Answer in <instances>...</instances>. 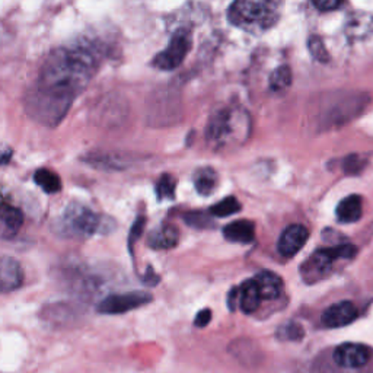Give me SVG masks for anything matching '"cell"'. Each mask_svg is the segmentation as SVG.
<instances>
[{"label": "cell", "instance_id": "cell-1", "mask_svg": "<svg viewBox=\"0 0 373 373\" xmlns=\"http://www.w3.org/2000/svg\"><path fill=\"white\" fill-rule=\"evenodd\" d=\"M101 65L98 47L89 43L58 47L40 69L25 95V110L38 124L56 127L85 89Z\"/></svg>", "mask_w": 373, "mask_h": 373}, {"label": "cell", "instance_id": "cell-2", "mask_svg": "<svg viewBox=\"0 0 373 373\" xmlns=\"http://www.w3.org/2000/svg\"><path fill=\"white\" fill-rule=\"evenodd\" d=\"M248 115L235 108H223L214 113L209 120L206 139L214 150L226 148L238 140H245L248 136Z\"/></svg>", "mask_w": 373, "mask_h": 373}, {"label": "cell", "instance_id": "cell-3", "mask_svg": "<svg viewBox=\"0 0 373 373\" xmlns=\"http://www.w3.org/2000/svg\"><path fill=\"white\" fill-rule=\"evenodd\" d=\"M105 225H110V221H104L102 216L80 203H71L54 222V232L63 238L87 239L104 231Z\"/></svg>", "mask_w": 373, "mask_h": 373}, {"label": "cell", "instance_id": "cell-4", "mask_svg": "<svg viewBox=\"0 0 373 373\" xmlns=\"http://www.w3.org/2000/svg\"><path fill=\"white\" fill-rule=\"evenodd\" d=\"M274 5L254 0H238L227 9V19L234 27L247 32H262L271 28L278 21Z\"/></svg>", "mask_w": 373, "mask_h": 373}, {"label": "cell", "instance_id": "cell-5", "mask_svg": "<svg viewBox=\"0 0 373 373\" xmlns=\"http://www.w3.org/2000/svg\"><path fill=\"white\" fill-rule=\"evenodd\" d=\"M191 45H192V40H191L190 31L184 28L178 30L172 35V38L165 50L155 56L152 65L163 71L175 70L183 65L184 58L191 50Z\"/></svg>", "mask_w": 373, "mask_h": 373}, {"label": "cell", "instance_id": "cell-6", "mask_svg": "<svg viewBox=\"0 0 373 373\" xmlns=\"http://www.w3.org/2000/svg\"><path fill=\"white\" fill-rule=\"evenodd\" d=\"M152 295L148 292H128L123 295H110L98 305V312L105 315L126 314L128 310L148 305Z\"/></svg>", "mask_w": 373, "mask_h": 373}, {"label": "cell", "instance_id": "cell-7", "mask_svg": "<svg viewBox=\"0 0 373 373\" xmlns=\"http://www.w3.org/2000/svg\"><path fill=\"white\" fill-rule=\"evenodd\" d=\"M334 258L330 256L327 248L315 251L305 262L300 266V278L305 283L312 284L327 278V274L331 271Z\"/></svg>", "mask_w": 373, "mask_h": 373}, {"label": "cell", "instance_id": "cell-8", "mask_svg": "<svg viewBox=\"0 0 373 373\" xmlns=\"http://www.w3.org/2000/svg\"><path fill=\"white\" fill-rule=\"evenodd\" d=\"M332 359L335 365L344 369H359L369 363L370 350L369 347L356 343H344L334 350Z\"/></svg>", "mask_w": 373, "mask_h": 373}, {"label": "cell", "instance_id": "cell-9", "mask_svg": "<svg viewBox=\"0 0 373 373\" xmlns=\"http://www.w3.org/2000/svg\"><path fill=\"white\" fill-rule=\"evenodd\" d=\"M357 317L359 312L354 304L343 300V302L334 304L324 310L321 321L327 328H341L352 324Z\"/></svg>", "mask_w": 373, "mask_h": 373}, {"label": "cell", "instance_id": "cell-10", "mask_svg": "<svg viewBox=\"0 0 373 373\" xmlns=\"http://www.w3.org/2000/svg\"><path fill=\"white\" fill-rule=\"evenodd\" d=\"M309 238V232L302 225H291L282 232L279 238V252L284 257H293L304 248Z\"/></svg>", "mask_w": 373, "mask_h": 373}, {"label": "cell", "instance_id": "cell-11", "mask_svg": "<svg viewBox=\"0 0 373 373\" xmlns=\"http://www.w3.org/2000/svg\"><path fill=\"white\" fill-rule=\"evenodd\" d=\"M22 282L23 271L21 264L10 257L0 258V293L16 291L22 286Z\"/></svg>", "mask_w": 373, "mask_h": 373}, {"label": "cell", "instance_id": "cell-12", "mask_svg": "<svg viewBox=\"0 0 373 373\" xmlns=\"http://www.w3.org/2000/svg\"><path fill=\"white\" fill-rule=\"evenodd\" d=\"M23 225V213L9 203H0V234L10 238L18 234Z\"/></svg>", "mask_w": 373, "mask_h": 373}, {"label": "cell", "instance_id": "cell-13", "mask_svg": "<svg viewBox=\"0 0 373 373\" xmlns=\"http://www.w3.org/2000/svg\"><path fill=\"white\" fill-rule=\"evenodd\" d=\"M254 282L258 287L261 299L274 300V299H278L283 292L282 279L279 278L278 274H274L271 271L258 273L254 278Z\"/></svg>", "mask_w": 373, "mask_h": 373}, {"label": "cell", "instance_id": "cell-14", "mask_svg": "<svg viewBox=\"0 0 373 373\" xmlns=\"http://www.w3.org/2000/svg\"><path fill=\"white\" fill-rule=\"evenodd\" d=\"M223 236L231 242L249 244L256 238V226L251 221H235L223 227Z\"/></svg>", "mask_w": 373, "mask_h": 373}, {"label": "cell", "instance_id": "cell-15", "mask_svg": "<svg viewBox=\"0 0 373 373\" xmlns=\"http://www.w3.org/2000/svg\"><path fill=\"white\" fill-rule=\"evenodd\" d=\"M179 231L175 225H163L149 235V247L153 249H170L177 247Z\"/></svg>", "mask_w": 373, "mask_h": 373}, {"label": "cell", "instance_id": "cell-16", "mask_svg": "<svg viewBox=\"0 0 373 373\" xmlns=\"http://www.w3.org/2000/svg\"><path fill=\"white\" fill-rule=\"evenodd\" d=\"M239 308L244 314H252L256 312L261 304V295L254 279L247 280L239 287Z\"/></svg>", "mask_w": 373, "mask_h": 373}, {"label": "cell", "instance_id": "cell-17", "mask_svg": "<svg viewBox=\"0 0 373 373\" xmlns=\"http://www.w3.org/2000/svg\"><path fill=\"white\" fill-rule=\"evenodd\" d=\"M335 216L341 223H354L362 218V199L359 196H347L335 209Z\"/></svg>", "mask_w": 373, "mask_h": 373}, {"label": "cell", "instance_id": "cell-18", "mask_svg": "<svg viewBox=\"0 0 373 373\" xmlns=\"http://www.w3.org/2000/svg\"><path fill=\"white\" fill-rule=\"evenodd\" d=\"M192 181H194V187L199 194L210 196L216 190V185H218V172L209 166L200 168L192 177Z\"/></svg>", "mask_w": 373, "mask_h": 373}, {"label": "cell", "instance_id": "cell-19", "mask_svg": "<svg viewBox=\"0 0 373 373\" xmlns=\"http://www.w3.org/2000/svg\"><path fill=\"white\" fill-rule=\"evenodd\" d=\"M34 181L47 194H56V192L62 190V179L56 172L45 170V168L34 174Z\"/></svg>", "mask_w": 373, "mask_h": 373}, {"label": "cell", "instance_id": "cell-20", "mask_svg": "<svg viewBox=\"0 0 373 373\" xmlns=\"http://www.w3.org/2000/svg\"><path fill=\"white\" fill-rule=\"evenodd\" d=\"M89 165H93L96 168H108V170H122L127 165V161L124 156L117 155H95L87 158Z\"/></svg>", "mask_w": 373, "mask_h": 373}, {"label": "cell", "instance_id": "cell-21", "mask_svg": "<svg viewBox=\"0 0 373 373\" xmlns=\"http://www.w3.org/2000/svg\"><path fill=\"white\" fill-rule=\"evenodd\" d=\"M292 85V70L289 66H280L270 76V88L274 92H284Z\"/></svg>", "mask_w": 373, "mask_h": 373}, {"label": "cell", "instance_id": "cell-22", "mask_svg": "<svg viewBox=\"0 0 373 373\" xmlns=\"http://www.w3.org/2000/svg\"><path fill=\"white\" fill-rule=\"evenodd\" d=\"M175 188H177L175 178L170 174H163L159 178V181L156 183V197H158L159 201L174 200L175 199Z\"/></svg>", "mask_w": 373, "mask_h": 373}, {"label": "cell", "instance_id": "cell-23", "mask_svg": "<svg viewBox=\"0 0 373 373\" xmlns=\"http://www.w3.org/2000/svg\"><path fill=\"white\" fill-rule=\"evenodd\" d=\"M240 210V203L235 197H226L210 207V214L216 218H227Z\"/></svg>", "mask_w": 373, "mask_h": 373}, {"label": "cell", "instance_id": "cell-24", "mask_svg": "<svg viewBox=\"0 0 373 373\" xmlns=\"http://www.w3.org/2000/svg\"><path fill=\"white\" fill-rule=\"evenodd\" d=\"M183 218L188 226L196 227V229H209V227H213L212 219L204 212H188L183 214Z\"/></svg>", "mask_w": 373, "mask_h": 373}, {"label": "cell", "instance_id": "cell-25", "mask_svg": "<svg viewBox=\"0 0 373 373\" xmlns=\"http://www.w3.org/2000/svg\"><path fill=\"white\" fill-rule=\"evenodd\" d=\"M308 50L310 56L321 63H327L330 60V54L327 52L326 45H324L322 40L318 37V35H310L308 40Z\"/></svg>", "mask_w": 373, "mask_h": 373}, {"label": "cell", "instance_id": "cell-26", "mask_svg": "<svg viewBox=\"0 0 373 373\" xmlns=\"http://www.w3.org/2000/svg\"><path fill=\"white\" fill-rule=\"evenodd\" d=\"M328 252L331 254V257L335 260L339 258H353L356 256V247L352 244H344V245H339V247H332L328 248Z\"/></svg>", "mask_w": 373, "mask_h": 373}, {"label": "cell", "instance_id": "cell-27", "mask_svg": "<svg viewBox=\"0 0 373 373\" xmlns=\"http://www.w3.org/2000/svg\"><path fill=\"white\" fill-rule=\"evenodd\" d=\"M144 225H146V219H144L143 216H139V218L135 222V225L131 226V231H130V235H128V248H130V251H131V248H133L136 240L142 236V234L144 231Z\"/></svg>", "mask_w": 373, "mask_h": 373}, {"label": "cell", "instance_id": "cell-28", "mask_svg": "<svg viewBox=\"0 0 373 373\" xmlns=\"http://www.w3.org/2000/svg\"><path fill=\"white\" fill-rule=\"evenodd\" d=\"M212 321V310L210 309H203L200 310L196 319H194V326L199 328H204L206 326H209V322Z\"/></svg>", "mask_w": 373, "mask_h": 373}, {"label": "cell", "instance_id": "cell-29", "mask_svg": "<svg viewBox=\"0 0 373 373\" xmlns=\"http://www.w3.org/2000/svg\"><path fill=\"white\" fill-rule=\"evenodd\" d=\"M314 6L322 12H327L340 8L341 2H339V0H314Z\"/></svg>", "mask_w": 373, "mask_h": 373}, {"label": "cell", "instance_id": "cell-30", "mask_svg": "<svg viewBox=\"0 0 373 373\" xmlns=\"http://www.w3.org/2000/svg\"><path fill=\"white\" fill-rule=\"evenodd\" d=\"M236 305H239V289L235 287L231 291L229 297H227V306H229L231 310H235Z\"/></svg>", "mask_w": 373, "mask_h": 373}, {"label": "cell", "instance_id": "cell-31", "mask_svg": "<svg viewBox=\"0 0 373 373\" xmlns=\"http://www.w3.org/2000/svg\"><path fill=\"white\" fill-rule=\"evenodd\" d=\"M143 282H144V283H148L149 286H155L156 283H159V275H156V274L153 273V270L149 267V269H148V275H144Z\"/></svg>", "mask_w": 373, "mask_h": 373}, {"label": "cell", "instance_id": "cell-32", "mask_svg": "<svg viewBox=\"0 0 373 373\" xmlns=\"http://www.w3.org/2000/svg\"><path fill=\"white\" fill-rule=\"evenodd\" d=\"M12 158V150L10 149H3L0 150V165H6Z\"/></svg>", "mask_w": 373, "mask_h": 373}]
</instances>
